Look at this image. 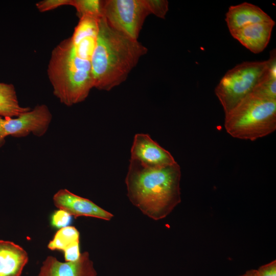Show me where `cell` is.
Returning a JSON list of instances; mask_svg holds the SVG:
<instances>
[{
	"instance_id": "cell-1",
	"label": "cell",
	"mask_w": 276,
	"mask_h": 276,
	"mask_svg": "<svg viewBox=\"0 0 276 276\" xmlns=\"http://www.w3.org/2000/svg\"><path fill=\"white\" fill-rule=\"evenodd\" d=\"M181 175L177 163L151 168L130 159L125 178L127 196L144 215L154 220L162 219L181 202Z\"/></svg>"
},
{
	"instance_id": "cell-2",
	"label": "cell",
	"mask_w": 276,
	"mask_h": 276,
	"mask_svg": "<svg viewBox=\"0 0 276 276\" xmlns=\"http://www.w3.org/2000/svg\"><path fill=\"white\" fill-rule=\"evenodd\" d=\"M98 27L91 60L94 88L109 91L126 80L148 50L138 40L112 28L102 16Z\"/></svg>"
},
{
	"instance_id": "cell-3",
	"label": "cell",
	"mask_w": 276,
	"mask_h": 276,
	"mask_svg": "<svg viewBox=\"0 0 276 276\" xmlns=\"http://www.w3.org/2000/svg\"><path fill=\"white\" fill-rule=\"evenodd\" d=\"M47 74L54 95L67 106L84 101L94 88L91 61L76 53L71 37L52 51Z\"/></svg>"
},
{
	"instance_id": "cell-4",
	"label": "cell",
	"mask_w": 276,
	"mask_h": 276,
	"mask_svg": "<svg viewBox=\"0 0 276 276\" xmlns=\"http://www.w3.org/2000/svg\"><path fill=\"white\" fill-rule=\"evenodd\" d=\"M224 128L231 136L256 141L276 130V100L250 93L225 114Z\"/></svg>"
},
{
	"instance_id": "cell-5",
	"label": "cell",
	"mask_w": 276,
	"mask_h": 276,
	"mask_svg": "<svg viewBox=\"0 0 276 276\" xmlns=\"http://www.w3.org/2000/svg\"><path fill=\"white\" fill-rule=\"evenodd\" d=\"M269 62V59L261 61H245L225 74L215 89L225 114L252 93L266 76Z\"/></svg>"
},
{
	"instance_id": "cell-6",
	"label": "cell",
	"mask_w": 276,
	"mask_h": 276,
	"mask_svg": "<svg viewBox=\"0 0 276 276\" xmlns=\"http://www.w3.org/2000/svg\"><path fill=\"white\" fill-rule=\"evenodd\" d=\"M150 14L146 0H102V16L112 28L134 40Z\"/></svg>"
},
{
	"instance_id": "cell-7",
	"label": "cell",
	"mask_w": 276,
	"mask_h": 276,
	"mask_svg": "<svg viewBox=\"0 0 276 276\" xmlns=\"http://www.w3.org/2000/svg\"><path fill=\"white\" fill-rule=\"evenodd\" d=\"M52 119L48 106L37 105L34 108L16 117L0 116V147L8 136L23 137L32 133L40 137L47 131Z\"/></svg>"
},
{
	"instance_id": "cell-8",
	"label": "cell",
	"mask_w": 276,
	"mask_h": 276,
	"mask_svg": "<svg viewBox=\"0 0 276 276\" xmlns=\"http://www.w3.org/2000/svg\"><path fill=\"white\" fill-rule=\"evenodd\" d=\"M130 153V159L146 167H162L177 163L168 151L147 134L134 135Z\"/></svg>"
},
{
	"instance_id": "cell-9",
	"label": "cell",
	"mask_w": 276,
	"mask_h": 276,
	"mask_svg": "<svg viewBox=\"0 0 276 276\" xmlns=\"http://www.w3.org/2000/svg\"><path fill=\"white\" fill-rule=\"evenodd\" d=\"M55 205L75 217H91L109 221L113 217L91 200L80 197L66 189L59 190L53 197Z\"/></svg>"
},
{
	"instance_id": "cell-10",
	"label": "cell",
	"mask_w": 276,
	"mask_h": 276,
	"mask_svg": "<svg viewBox=\"0 0 276 276\" xmlns=\"http://www.w3.org/2000/svg\"><path fill=\"white\" fill-rule=\"evenodd\" d=\"M93 262L88 252L81 254L79 258L73 262H61L49 256L43 262L38 276H97Z\"/></svg>"
},
{
	"instance_id": "cell-11",
	"label": "cell",
	"mask_w": 276,
	"mask_h": 276,
	"mask_svg": "<svg viewBox=\"0 0 276 276\" xmlns=\"http://www.w3.org/2000/svg\"><path fill=\"white\" fill-rule=\"evenodd\" d=\"M273 20L247 25L231 33L235 39L251 52H262L267 46L275 25Z\"/></svg>"
},
{
	"instance_id": "cell-12",
	"label": "cell",
	"mask_w": 276,
	"mask_h": 276,
	"mask_svg": "<svg viewBox=\"0 0 276 276\" xmlns=\"http://www.w3.org/2000/svg\"><path fill=\"white\" fill-rule=\"evenodd\" d=\"M79 19L71 38L77 53L91 61L97 44L99 18L84 16Z\"/></svg>"
},
{
	"instance_id": "cell-13",
	"label": "cell",
	"mask_w": 276,
	"mask_h": 276,
	"mask_svg": "<svg viewBox=\"0 0 276 276\" xmlns=\"http://www.w3.org/2000/svg\"><path fill=\"white\" fill-rule=\"evenodd\" d=\"M230 33L247 25L273 20L260 7L247 2L231 6L225 14Z\"/></svg>"
},
{
	"instance_id": "cell-14",
	"label": "cell",
	"mask_w": 276,
	"mask_h": 276,
	"mask_svg": "<svg viewBox=\"0 0 276 276\" xmlns=\"http://www.w3.org/2000/svg\"><path fill=\"white\" fill-rule=\"evenodd\" d=\"M28 261L27 252L20 246L0 240V276H20Z\"/></svg>"
},
{
	"instance_id": "cell-15",
	"label": "cell",
	"mask_w": 276,
	"mask_h": 276,
	"mask_svg": "<svg viewBox=\"0 0 276 276\" xmlns=\"http://www.w3.org/2000/svg\"><path fill=\"white\" fill-rule=\"evenodd\" d=\"M80 234L74 226H67L61 228L48 244V247L51 250H61L64 252L66 262L77 260L80 256Z\"/></svg>"
},
{
	"instance_id": "cell-16",
	"label": "cell",
	"mask_w": 276,
	"mask_h": 276,
	"mask_svg": "<svg viewBox=\"0 0 276 276\" xmlns=\"http://www.w3.org/2000/svg\"><path fill=\"white\" fill-rule=\"evenodd\" d=\"M31 108L21 106L18 102L14 86L0 82V116L16 117Z\"/></svg>"
},
{
	"instance_id": "cell-17",
	"label": "cell",
	"mask_w": 276,
	"mask_h": 276,
	"mask_svg": "<svg viewBox=\"0 0 276 276\" xmlns=\"http://www.w3.org/2000/svg\"><path fill=\"white\" fill-rule=\"evenodd\" d=\"M69 5L76 9L79 18L84 16L102 17V0H71Z\"/></svg>"
},
{
	"instance_id": "cell-18",
	"label": "cell",
	"mask_w": 276,
	"mask_h": 276,
	"mask_svg": "<svg viewBox=\"0 0 276 276\" xmlns=\"http://www.w3.org/2000/svg\"><path fill=\"white\" fill-rule=\"evenodd\" d=\"M150 14L164 19L169 10V2L167 0H146Z\"/></svg>"
},
{
	"instance_id": "cell-19",
	"label": "cell",
	"mask_w": 276,
	"mask_h": 276,
	"mask_svg": "<svg viewBox=\"0 0 276 276\" xmlns=\"http://www.w3.org/2000/svg\"><path fill=\"white\" fill-rule=\"evenodd\" d=\"M72 216L65 211L59 209L55 212L52 216V224L57 228H62L70 223Z\"/></svg>"
},
{
	"instance_id": "cell-20",
	"label": "cell",
	"mask_w": 276,
	"mask_h": 276,
	"mask_svg": "<svg viewBox=\"0 0 276 276\" xmlns=\"http://www.w3.org/2000/svg\"><path fill=\"white\" fill-rule=\"evenodd\" d=\"M71 0H43L36 4L39 11L44 12L64 5H69Z\"/></svg>"
},
{
	"instance_id": "cell-21",
	"label": "cell",
	"mask_w": 276,
	"mask_h": 276,
	"mask_svg": "<svg viewBox=\"0 0 276 276\" xmlns=\"http://www.w3.org/2000/svg\"><path fill=\"white\" fill-rule=\"evenodd\" d=\"M257 271V276H276V261L261 266Z\"/></svg>"
},
{
	"instance_id": "cell-22",
	"label": "cell",
	"mask_w": 276,
	"mask_h": 276,
	"mask_svg": "<svg viewBox=\"0 0 276 276\" xmlns=\"http://www.w3.org/2000/svg\"><path fill=\"white\" fill-rule=\"evenodd\" d=\"M240 276H257V270L251 269L247 270L244 274Z\"/></svg>"
}]
</instances>
